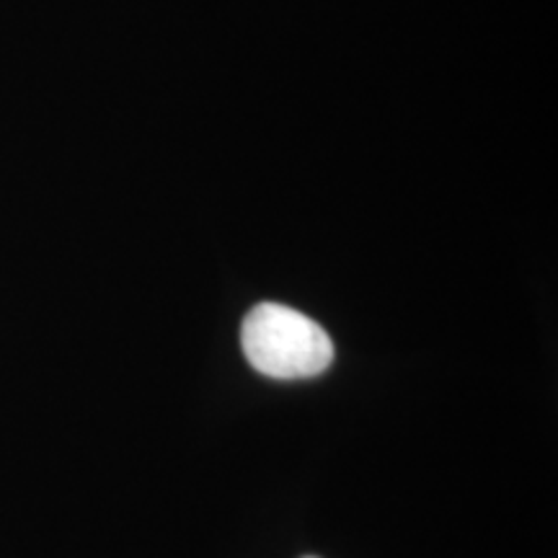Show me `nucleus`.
<instances>
[{"instance_id": "nucleus-1", "label": "nucleus", "mask_w": 558, "mask_h": 558, "mask_svg": "<svg viewBox=\"0 0 558 558\" xmlns=\"http://www.w3.org/2000/svg\"><path fill=\"white\" fill-rule=\"evenodd\" d=\"M251 367L277 380L316 378L333 362V344L316 320L279 303H262L243 320Z\"/></svg>"}]
</instances>
